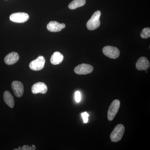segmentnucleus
<instances>
[{
  "instance_id": "f257e3e1",
  "label": "nucleus",
  "mask_w": 150,
  "mask_h": 150,
  "mask_svg": "<svg viewBox=\"0 0 150 150\" xmlns=\"http://www.w3.org/2000/svg\"><path fill=\"white\" fill-rule=\"evenodd\" d=\"M101 15L100 11H96L92 16L86 23V27L89 30H93L97 29L99 27L100 25V18Z\"/></svg>"
},
{
  "instance_id": "f03ea898",
  "label": "nucleus",
  "mask_w": 150,
  "mask_h": 150,
  "mask_svg": "<svg viewBox=\"0 0 150 150\" xmlns=\"http://www.w3.org/2000/svg\"><path fill=\"white\" fill-rule=\"evenodd\" d=\"M125 132V128L122 124H118L115 126L110 135V139L113 142L121 141Z\"/></svg>"
},
{
  "instance_id": "7ed1b4c3",
  "label": "nucleus",
  "mask_w": 150,
  "mask_h": 150,
  "mask_svg": "<svg viewBox=\"0 0 150 150\" xmlns=\"http://www.w3.org/2000/svg\"><path fill=\"white\" fill-rule=\"evenodd\" d=\"M120 106V102L118 99L113 100L111 103L108 111V119L111 121L115 118Z\"/></svg>"
},
{
  "instance_id": "20e7f679",
  "label": "nucleus",
  "mask_w": 150,
  "mask_h": 150,
  "mask_svg": "<svg viewBox=\"0 0 150 150\" xmlns=\"http://www.w3.org/2000/svg\"><path fill=\"white\" fill-rule=\"evenodd\" d=\"M103 53L108 58L116 59L120 55V51L118 48L112 46H106L103 48Z\"/></svg>"
},
{
  "instance_id": "39448f33",
  "label": "nucleus",
  "mask_w": 150,
  "mask_h": 150,
  "mask_svg": "<svg viewBox=\"0 0 150 150\" xmlns=\"http://www.w3.org/2000/svg\"><path fill=\"white\" fill-rule=\"evenodd\" d=\"M45 59L43 56H39L29 64V67L33 71H38L42 70L44 67Z\"/></svg>"
},
{
  "instance_id": "423d86ee",
  "label": "nucleus",
  "mask_w": 150,
  "mask_h": 150,
  "mask_svg": "<svg viewBox=\"0 0 150 150\" xmlns=\"http://www.w3.org/2000/svg\"><path fill=\"white\" fill-rule=\"evenodd\" d=\"M29 18V15L25 13L18 12L11 14L10 16V19L13 22L23 23L27 21Z\"/></svg>"
},
{
  "instance_id": "0eeeda50",
  "label": "nucleus",
  "mask_w": 150,
  "mask_h": 150,
  "mask_svg": "<svg viewBox=\"0 0 150 150\" xmlns=\"http://www.w3.org/2000/svg\"><path fill=\"white\" fill-rule=\"evenodd\" d=\"M93 68L91 65L83 64L75 67L74 72L79 75H86L93 71Z\"/></svg>"
},
{
  "instance_id": "6e6552de",
  "label": "nucleus",
  "mask_w": 150,
  "mask_h": 150,
  "mask_svg": "<svg viewBox=\"0 0 150 150\" xmlns=\"http://www.w3.org/2000/svg\"><path fill=\"white\" fill-rule=\"evenodd\" d=\"M11 87L14 94L17 97H21L24 92V87L21 82L13 81L11 83Z\"/></svg>"
},
{
  "instance_id": "1a4fd4ad",
  "label": "nucleus",
  "mask_w": 150,
  "mask_h": 150,
  "mask_svg": "<svg viewBox=\"0 0 150 150\" xmlns=\"http://www.w3.org/2000/svg\"><path fill=\"white\" fill-rule=\"evenodd\" d=\"M31 91L32 93L34 94L38 93L45 94L48 91V88L44 83L38 82L33 85Z\"/></svg>"
},
{
  "instance_id": "9d476101",
  "label": "nucleus",
  "mask_w": 150,
  "mask_h": 150,
  "mask_svg": "<svg viewBox=\"0 0 150 150\" xmlns=\"http://www.w3.org/2000/svg\"><path fill=\"white\" fill-rule=\"evenodd\" d=\"M66 25L64 23H60L56 21H51L47 24V28L50 32H57L61 31L64 28Z\"/></svg>"
},
{
  "instance_id": "9b49d317",
  "label": "nucleus",
  "mask_w": 150,
  "mask_h": 150,
  "mask_svg": "<svg viewBox=\"0 0 150 150\" xmlns=\"http://www.w3.org/2000/svg\"><path fill=\"white\" fill-rule=\"evenodd\" d=\"M149 60L145 57H142L138 59L136 63V67L139 71H146L150 67Z\"/></svg>"
},
{
  "instance_id": "f8f14e48",
  "label": "nucleus",
  "mask_w": 150,
  "mask_h": 150,
  "mask_svg": "<svg viewBox=\"0 0 150 150\" xmlns=\"http://www.w3.org/2000/svg\"><path fill=\"white\" fill-rule=\"evenodd\" d=\"M19 59V56L16 52H12L9 53L4 58V62L8 65H13L16 63Z\"/></svg>"
},
{
  "instance_id": "ddd939ff",
  "label": "nucleus",
  "mask_w": 150,
  "mask_h": 150,
  "mask_svg": "<svg viewBox=\"0 0 150 150\" xmlns=\"http://www.w3.org/2000/svg\"><path fill=\"white\" fill-rule=\"evenodd\" d=\"M64 59V56L60 52L56 51L51 56L50 61L52 64L56 65L61 64Z\"/></svg>"
},
{
  "instance_id": "4468645a",
  "label": "nucleus",
  "mask_w": 150,
  "mask_h": 150,
  "mask_svg": "<svg viewBox=\"0 0 150 150\" xmlns=\"http://www.w3.org/2000/svg\"><path fill=\"white\" fill-rule=\"evenodd\" d=\"M4 99L5 102L8 106L11 108H13L14 106V100L13 96L8 91L4 92Z\"/></svg>"
},
{
  "instance_id": "2eb2a0df",
  "label": "nucleus",
  "mask_w": 150,
  "mask_h": 150,
  "mask_svg": "<svg viewBox=\"0 0 150 150\" xmlns=\"http://www.w3.org/2000/svg\"><path fill=\"white\" fill-rule=\"evenodd\" d=\"M86 3V0H74L70 3L68 7L70 9L74 10L85 5Z\"/></svg>"
},
{
  "instance_id": "dca6fc26",
  "label": "nucleus",
  "mask_w": 150,
  "mask_h": 150,
  "mask_svg": "<svg viewBox=\"0 0 150 150\" xmlns=\"http://www.w3.org/2000/svg\"><path fill=\"white\" fill-rule=\"evenodd\" d=\"M141 36L142 38H147L150 37V28H144L141 33Z\"/></svg>"
},
{
  "instance_id": "f3484780",
  "label": "nucleus",
  "mask_w": 150,
  "mask_h": 150,
  "mask_svg": "<svg viewBox=\"0 0 150 150\" xmlns=\"http://www.w3.org/2000/svg\"><path fill=\"white\" fill-rule=\"evenodd\" d=\"M81 93L79 91H77L75 92V99L76 102L79 103L80 102L81 100Z\"/></svg>"
},
{
  "instance_id": "a211bd4d",
  "label": "nucleus",
  "mask_w": 150,
  "mask_h": 150,
  "mask_svg": "<svg viewBox=\"0 0 150 150\" xmlns=\"http://www.w3.org/2000/svg\"><path fill=\"white\" fill-rule=\"evenodd\" d=\"M81 116L82 117L83 119L84 123H87L88 120V118L89 116L88 113L86 112H83L81 113Z\"/></svg>"
},
{
  "instance_id": "6ab92c4d",
  "label": "nucleus",
  "mask_w": 150,
  "mask_h": 150,
  "mask_svg": "<svg viewBox=\"0 0 150 150\" xmlns=\"http://www.w3.org/2000/svg\"><path fill=\"white\" fill-rule=\"evenodd\" d=\"M22 148V150H32V148L31 147L29 146H27V145H24Z\"/></svg>"
}]
</instances>
